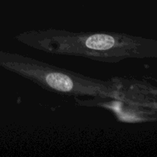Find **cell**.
<instances>
[{
	"instance_id": "obj_1",
	"label": "cell",
	"mask_w": 157,
	"mask_h": 157,
	"mask_svg": "<svg viewBox=\"0 0 157 157\" xmlns=\"http://www.w3.org/2000/svg\"><path fill=\"white\" fill-rule=\"evenodd\" d=\"M15 38L28 47L47 54L101 62L117 63L140 53L136 38L118 32H75L48 29L21 32Z\"/></svg>"
},
{
	"instance_id": "obj_2",
	"label": "cell",
	"mask_w": 157,
	"mask_h": 157,
	"mask_svg": "<svg viewBox=\"0 0 157 157\" xmlns=\"http://www.w3.org/2000/svg\"><path fill=\"white\" fill-rule=\"evenodd\" d=\"M0 67L60 94L97 98H117L119 94L114 81L84 76L18 53L0 50Z\"/></svg>"
}]
</instances>
